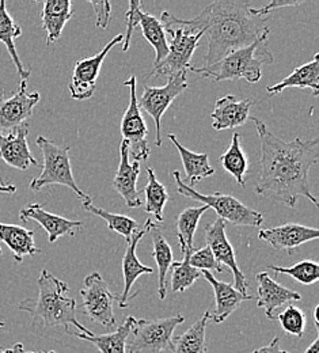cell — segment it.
Returning a JSON list of instances; mask_svg holds the SVG:
<instances>
[{
  "label": "cell",
  "mask_w": 319,
  "mask_h": 353,
  "mask_svg": "<svg viewBox=\"0 0 319 353\" xmlns=\"http://www.w3.org/2000/svg\"><path fill=\"white\" fill-rule=\"evenodd\" d=\"M251 120L261 143L260 176L254 192L289 208L296 205L299 197H306L318 207L317 197L309 189L310 170L318 163V137L284 141L263 120Z\"/></svg>",
  "instance_id": "cell-1"
},
{
  "label": "cell",
  "mask_w": 319,
  "mask_h": 353,
  "mask_svg": "<svg viewBox=\"0 0 319 353\" xmlns=\"http://www.w3.org/2000/svg\"><path fill=\"white\" fill-rule=\"evenodd\" d=\"M269 17L257 15L250 3L218 0L192 18L181 19L163 11L161 22L167 28H185L192 33H203L207 37V53L201 67H209L220 61L232 50L245 48L269 32Z\"/></svg>",
  "instance_id": "cell-2"
},
{
  "label": "cell",
  "mask_w": 319,
  "mask_h": 353,
  "mask_svg": "<svg viewBox=\"0 0 319 353\" xmlns=\"http://www.w3.org/2000/svg\"><path fill=\"white\" fill-rule=\"evenodd\" d=\"M37 284V298L25 299L18 305V309L28 312L32 316V323L34 326H64L65 332L70 333V326L74 325L79 333H92V330L76 321V302L74 298H68L65 295L70 291L67 283L59 280L50 272L43 269Z\"/></svg>",
  "instance_id": "cell-3"
},
{
  "label": "cell",
  "mask_w": 319,
  "mask_h": 353,
  "mask_svg": "<svg viewBox=\"0 0 319 353\" xmlns=\"http://www.w3.org/2000/svg\"><path fill=\"white\" fill-rule=\"evenodd\" d=\"M268 33H264L253 44L232 50L226 57L209 67H190L189 71L211 78L215 82L245 79L249 83H257L263 77V65L272 64L274 54L268 48Z\"/></svg>",
  "instance_id": "cell-4"
},
{
  "label": "cell",
  "mask_w": 319,
  "mask_h": 353,
  "mask_svg": "<svg viewBox=\"0 0 319 353\" xmlns=\"http://www.w3.org/2000/svg\"><path fill=\"white\" fill-rule=\"evenodd\" d=\"M37 147L41 150L44 157L43 172L30 182V189L34 192L41 190L49 185H63L70 188L76 197L82 201V204L92 203V196L86 194L79 189L71 169L70 162V150L68 145H59L44 136H39L36 140Z\"/></svg>",
  "instance_id": "cell-5"
},
{
  "label": "cell",
  "mask_w": 319,
  "mask_h": 353,
  "mask_svg": "<svg viewBox=\"0 0 319 353\" xmlns=\"http://www.w3.org/2000/svg\"><path fill=\"white\" fill-rule=\"evenodd\" d=\"M173 176L177 185L176 189L180 194H183L190 200L198 201L208 208H212L218 214V218H220L222 221H228L234 225H246V227H260L265 221L261 212L246 207L231 194H223V193L201 194L194 188H190L183 182L180 172L174 170Z\"/></svg>",
  "instance_id": "cell-6"
},
{
  "label": "cell",
  "mask_w": 319,
  "mask_h": 353,
  "mask_svg": "<svg viewBox=\"0 0 319 353\" xmlns=\"http://www.w3.org/2000/svg\"><path fill=\"white\" fill-rule=\"evenodd\" d=\"M183 314L159 318V319H134L132 339L128 344L130 353L173 352V334L177 326L183 325Z\"/></svg>",
  "instance_id": "cell-7"
},
{
  "label": "cell",
  "mask_w": 319,
  "mask_h": 353,
  "mask_svg": "<svg viewBox=\"0 0 319 353\" xmlns=\"http://www.w3.org/2000/svg\"><path fill=\"white\" fill-rule=\"evenodd\" d=\"M82 311L92 322L113 330L116 318L113 311V302L119 301V295L113 294L106 281L98 272H92L85 277L83 288L81 290Z\"/></svg>",
  "instance_id": "cell-8"
},
{
  "label": "cell",
  "mask_w": 319,
  "mask_h": 353,
  "mask_svg": "<svg viewBox=\"0 0 319 353\" xmlns=\"http://www.w3.org/2000/svg\"><path fill=\"white\" fill-rule=\"evenodd\" d=\"M166 33L170 34L172 40L169 43V53L163 61L154 65L150 77L167 78V81L181 72L189 71L190 61L194 50L198 48V43L203 33H192L185 28H167Z\"/></svg>",
  "instance_id": "cell-9"
},
{
  "label": "cell",
  "mask_w": 319,
  "mask_h": 353,
  "mask_svg": "<svg viewBox=\"0 0 319 353\" xmlns=\"http://www.w3.org/2000/svg\"><path fill=\"white\" fill-rule=\"evenodd\" d=\"M187 71L181 72L167 81L163 88H151L145 86L143 88V94L140 99H137L140 110L148 113L156 127V147L162 145V131H161V120L166 110L172 106V103L183 95V91L187 88Z\"/></svg>",
  "instance_id": "cell-10"
},
{
  "label": "cell",
  "mask_w": 319,
  "mask_h": 353,
  "mask_svg": "<svg viewBox=\"0 0 319 353\" xmlns=\"http://www.w3.org/2000/svg\"><path fill=\"white\" fill-rule=\"evenodd\" d=\"M124 85L130 88V103L121 120V136L123 140L130 145V155L134 157V161L143 162L150 157L148 147V128L141 116L136 97V77L131 75Z\"/></svg>",
  "instance_id": "cell-11"
},
{
  "label": "cell",
  "mask_w": 319,
  "mask_h": 353,
  "mask_svg": "<svg viewBox=\"0 0 319 353\" xmlns=\"http://www.w3.org/2000/svg\"><path fill=\"white\" fill-rule=\"evenodd\" d=\"M124 41V34H119L112 39L105 48H102L98 53L92 57L76 61L72 78L70 82V94L74 99L86 101L92 98L96 90V79L99 77V71L102 68L103 60L109 54V52L117 44Z\"/></svg>",
  "instance_id": "cell-12"
},
{
  "label": "cell",
  "mask_w": 319,
  "mask_h": 353,
  "mask_svg": "<svg viewBox=\"0 0 319 353\" xmlns=\"http://www.w3.org/2000/svg\"><path fill=\"white\" fill-rule=\"evenodd\" d=\"M204 231L207 246L211 249L216 261L232 272L235 290H238L243 295H247L249 284L243 272H240L239 266L236 264L234 248L229 243L226 234V221L218 218L214 223L205 224Z\"/></svg>",
  "instance_id": "cell-13"
},
{
  "label": "cell",
  "mask_w": 319,
  "mask_h": 353,
  "mask_svg": "<svg viewBox=\"0 0 319 353\" xmlns=\"http://www.w3.org/2000/svg\"><path fill=\"white\" fill-rule=\"evenodd\" d=\"M39 102V92H28V81H22L19 88L10 97L0 94V131H12L25 124Z\"/></svg>",
  "instance_id": "cell-14"
},
{
  "label": "cell",
  "mask_w": 319,
  "mask_h": 353,
  "mask_svg": "<svg viewBox=\"0 0 319 353\" xmlns=\"http://www.w3.org/2000/svg\"><path fill=\"white\" fill-rule=\"evenodd\" d=\"M155 227L154 221L151 219L145 221V224L136 231L134 234V236L131 238V241L128 242V246H127V252L124 254V259H123V274H124V290L123 292L119 295V306L121 309H127L130 305L128 302L131 299H135V296H137V294H131L132 291V287L135 285L137 279L143 274H152L154 273V269L150 268V266H145V265L141 264L137 259L136 250L137 245L138 242L141 241V238L148 234L152 228Z\"/></svg>",
  "instance_id": "cell-15"
},
{
  "label": "cell",
  "mask_w": 319,
  "mask_h": 353,
  "mask_svg": "<svg viewBox=\"0 0 319 353\" xmlns=\"http://www.w3.org/2000/svg\"><path fill=\"white\" fill-rule=\"evenodd\" d=\"M28 134L29 125L26 123L12 130L8 134L0 132V159L8 166L18 170H28L30 168L40 166L30 151Z\"/></svg>",
  "instance_id": "cell-16"
},
{
  "label": "cell",
  "mask_w": 319,
  "mask_h": 353,
  "mask_svg": "<svg viewBox=\"0 0 319 353\" xmlns=\"http://www.w3.org/2000/svg\"><path fill=\"white\" fill-rule=\"evenodd\" d=\"M319 231L314 227H307L298 223H287L272 228H264L258 232L261 241L268 242L274 250H285L288 254H294L299 246L316 241Z\"/></svg>",
  "instance_id": "cell-17"
},
{
  "label": "cell",
  "mask_w": 319,
  "mask_h": 353,
  "mask_svg": "<svg viewBox=\"0 0 319 353\" xmlns=\"http://www.w3.org/2000/svg\"><path fill=\"white\" fill-rule=\"evenodd\" d=\"M130 157V145L123 140L120 145V165L113 179V189L124 199L128 208H138L143 204L137 190L140 162H131Z\"/></svg>",
  "instance_id": "cell-18"
},
{
  "label": "cell",
  "mask_w": 319,
  "mask_h": 353,
  "mask_svg": "<svg viewBox=\"0 0 319 353\" xmlns=\"http://www.w3.org/2000/svg\"><path fill=\"white\" fill-rule=\"evenodd\" d=\"M19 219L25 223L37 221L48 234L49 242L54 243L64 235L74 236L76 231L83 230V223L79 221H70L63 216L54 215L45 211L41 204H29L19 211Z\"/></svg>",
  "instance_id": "cell-19"
},
{
  "label": "cell",
  "mask_w": 319,
  "mask_h": 353,
  "mask_svg": "<svg viewBox=\"0 0 319 353\" xmlns=\"http://www.w3.org/2000/svg\"><path fill=\"white\" fill-rule=\"evenodd\" d=\"M253 101L247 98H238L235 95H226L216 101L215 110L211 113L212 128L215 131L235 130L246 124L250 119V109Z\"/></svg>",
  "instance_id": "cell-20"
},
{
  "label": "cell",
  "mask_w": 319,
  "mask_h": 353,
  "mask_svg": "<svg viewBox=\"0 0 319 353\" xmlns=\"http://www.w3.org/2000/svg\"><path fill=\"white\" fill-rule=\"evenodd\" d=\"M256 280L258 283L257 306L260 309L265 310V315L269 319H274V311L280 309L281 306L302 301L299 292L280 285L267 272L257 273Z\"/></svg>",
  "instance_id": "cell-21"
},
{
  "label": "cell",
  "mask_w": 319,
  "mask_h": 353,
  "mask_svg": "<svg viewBox=\"0 0 319 353\" xmlns=\"http://www.w3.org/2000/svg\"><path fill=\"white\" fill-rule=\"evenodd\" d=\"M201 276L211 284L215 292L216 306L212 312H209V319H212L215 323L225 322L235 310L239 309L243 302L253 299V296L249 294H240L232 284L218 280L211 272L203 270Z\"/></svg>",
  "instance_id": "cell-22"
},
{
  "label": "cell",
  "mask_w": 319,
  "mask_h": 353,
  "mask_svg": "<svg viewBox=\"0 0 319 353\" xmlns=\"http://www.w3.org/2000/svg\"><path fill=\"white\" fill-rule=\"evenodd\" d=\"M0 241L11 250L14 261L21 264L25 257L36 256L40 249L34 243V231L17 224L0 223Z\"/></svg>",
  "instance_id": "cell-23"
},
{
  "label": "cell",
  "mask_w": 319,
  "mask_h": 353,
  "mask_svg": "<svg viewBox=\"0 0 319 353\" xmlns=\"http://www.w3.org/2000/svg\"><path fill=\"white\" fill-rule=\"evenodd\" d=\"M74 17L71 0H46L41 12L43 29L46 33V44L56 43L67 25Z\"/></svg>",
  "instance_id": "cell-24"
},
{
  "label": "cell",
  "mask_w": 319,
  "mask_h": 353,
  "mask_svg": "<svg viewBox=\"0 0 319 353\" xmlns=\"http://www.w3.org/2000/svg\"><path fill=\"white\" fill-rule=\"evenodd\" d=\"M134 316H127L125 322L119 326L114 332L106 333V334H83L79 332H72L71 334L85 340L88 343H92V345L96 347V350L101 353H125L127 348V343H128V337L131 336V330H132V323H134Z\"/></svg>",
  "instance_id": "cell-25"
},
{
  "label": "cell",
  "mask_w": 319,
  "mask_h": 353,
  "mask_svg": "<svg viewBox=\"0 0 319 353\" xmlns=\"http://www.w3.org/2000/svg\"><path fill=\"white\" fill-rule=\"evenodd\" d=\"M288 88H310L313 95L317 97L319 92V63L318 53L314 54L313 60L295 68L292 74L284 78L280 83L267 86L269 94H280L282 90Z\"/></svg>",
  "instance_id": "cell-26"
},
{
  "label": "cell",
  "mask_w": 319,
  "mask_h": 353,
  "mask_svg": "<svg viewBox=\"0 0 319 353\" xmlns=\"http://www.w3.org/2000/svg\"><path fill=\"white\" fill-rule=\"evenodd\" d=\"M22 30L18 26V23L14 21V18L7 11V4L4 0H0V43L4 44L8 50V54L11 56V60L21 77L22 81H28L30 77V70L26 68L17 52L15 48V39L21 37Z\"/></svg>",
  "instance_id": "cell-27"
},
{
  "label": "cell",
  "mask_w": 319,
  "mask_h": 353,
  "mask_svg": "<svg viewBox=\"0 0 319 353\" xmlns=\"http://www.w3.org/2000/svg\"><path fill=\"white\" fill-rule=\"evenodd\" d=\"M167 137L172 140V143L176 145V148L180 152L185 173L187 176V179L190 181V185H189L190 188H194V185L201 179L214 176L215 169L209 165V158L207 152L189 151L187 148L183 147V144L178 141V139L176 137V134L173 133H170Z\"/></svg>",
  "instance_id": "cell-28"
},
{
  "label": "cell",
  "mask_w": 319,
  "mask_h": 353,
  "mask_svg": "<svg viewBox=\"0 0 319 353\" xmlns=\"http://www.w3.org/2000/svg\"><path fill=\"white\" fill-rule=\"evenodd\" d=\"M150 232H152V257L158 266V294L161 301L166 299L167 295V272L170 270V266L174 263L173 257V249L161 232L159 227H154Z\"/></svg>",
  "instance_id": "cell-29"
},
{
  "label": "cell",
  "mask_w": 319,
  "mask_h": 353,
  "mask_svg": "<svg viewBox=\"0 0 319 353\" xmlns=\"http://www.w3.org/2000/svg\"><path fill=\"white\" fill-rule=\"evenodd\" d=\"M138 26L141 29L144 39L151 44L155 50L154 65H156L161 61H163L169 53L166 29L156 17L144 12L143 10L140 11V15H138Z\"/></svg>",
  "instance_id": "cell-30"
},
{
  "label": "cell",
  "mask_w": 319,
  "mask_h": 353,
  "mask_svg": "<svg viewBox=\"0 0 319 353\" xmlns=\"http://www.w3.org/2000/svg\"><path fill=\"white\" fill-rule=\"evenodd\" d=\"M220 166L235 178L236 183L242 188L246 185V176L249 173V159L240 147L239 133H234L226 151L219 157Z\"/></svg>",
  "instance_id": "cell-31"
},
{
  "label": "cell",
  "mask_w": 319,
  "mask_h": 353,
  "mask_svg": "<svg viewBox=\"0 0 319 353\" xmlns=\"http://www.w3.org/2000/svg\"><path fill=\"white\" fill-rule=\"evenodd\" d=\"M148 173V181L144 186L143 192L145 194V205L144 211L150 215H152L158 221H165V205L169 201V192L166 186L159 182V179L155 176L154 170L151 168H147Z\"/></svg>",
  "instance_id": "cell-32"
},
{
  "label": "cell",
  "mask_w": 319,
  "mask_h": 353,
  "mask_svg": "<svg viewBox=\"0 0 319 353\" xmlns=\"http://www.w3.org/2000/svg\"><path fill=\"white\" fill-rule=\"evenodd\" d=\"M208 321L209 311H207L174 341L173 353H207L205 329Z\"/></svg>",
  "instance_id": "cell-33"
},
{
  "label": "cell",
  "mask_w": 319,
  "mask_h": 353,
  "mask_svg": "<svg viewBox=\"0 0 319 353\" xmlns=\"http://www.w3.org/2000/svg\"><path fill=\"white\" fill-rule=\"evenodd\" d=\"M208 210L209 208L205 205L186 208L177 216L176 227H177V235H178V245H180L183 254H185L186 252L194 250L193 239H194V234L197 231L198 221Z\"/></svg>",
  "instance_id": "cell-34"
},
{
  "label": "cell",
  "mask_w": 319,
  "mask_h": 353,
  "mask_svg": "<svg viewBox=\"0 0 319 353\" xmlns=\"http://www.w3.org/2000/svg\"><path fill=\"white\" fill-rule=\"evenodd\" d=\"M83 210L90 212L92 215L103 219V221L107 223V227L109 230L120 234L121 236L125 238L127 243L131 241V238L134 236V234L140 230V225L136 221H134L132 218L130 216H125V215H119V214H112V212H107L105 210H101L95 205H92V203L90 204H82Z\"/></svg>",
  "instance_id": "cell-35"
},
{
  "label": "cell",
  "mask_w": 319,
  "mask_h": 353,
  "mask_svg": "<svg viewBox=\"0 0 319 353\" xmlns=\"http://www.w3.org/2000/svg\"><path fill=\"white\" fill-rule=\"evenodd\" d=\"M190 253L192 252H186L183 254V260L181 263L174 261L170 266V269H172V291L174 294H183L201 277V270H198L189 264Z\"/></svg>",
  "instance_id": "cell-36"
},
{
  "label": "cell",
  "mask_w": 319,
  "mask_h": 353,
  "mask_svg": "<svg viewBox=\"0 0 319 353\" xmlns=\"http://www.w3.org/2000/svg\"><path fill=\"white\" fill-rule=\"evenodd\" d=\"M268 269L274 270L276 274H288L294 280H296L305 285L316 284L319 279V265L318 263H316L313 260H300L299 263H296L289 268L269 265Z\"/></svg>",
  "instance_id": "cell-37"
},
{
  "label": "cell",
  "mask_w": 319,
  "mask_h": 353,
  "mask_svg": "<svg viewBox=\"0 0 319 353\" xmlns=\"http://www.w3.org/2000/svg\"><path fill=\"white\" fill-rule=\"evenodd\" d=\"M277 321L281 325V329L294 337H303L306 329V314L303 310L289 305L284 311L277 314Z\"/></svg>",
  "instance_id": "cell-38"
},
{
  "label": "cell",
  "mask_w": 319,
  "mask_h": 353,
  "mask_svg": "<svg viewBox=\"0 0 319 353\" xmlns=\"http://www.w3.org/2000/svg\"><path fill=\"white\" fill-rule=\"evenodd\" d=\"M189 264L198 270H207V272H218V273H226L227 268L219 264L212 254L211 249L208 246H204L201 249H194L189 256Z\"/></svg>",
  "instance_id": "cell-39"
},
{
  "label": "cell",
  "mask_w": 319,
  "mask_h": 353,
  "mask_svg": "<svg viewBox=\"0 0 319 353\" xmlns=\"http://www.w3.org/2000/svg\"><path fill=\"white\" fill-rule=\"evenodd\" d=\"M141 8H143V3L141 1L132 0L130 3V10L127 12V32L124 33V41L121 43L124 52H127L130 49L132 33H134L135 28L138 26V15H140Z\"/></svg>",
  "instance_id": "cell-40"
},
{
  "label": "cell",
  "mask_w": 319,
  "mask_h": 353,
  "mask_svg": "<svg viewBox=\"0 0 319 353\" xmlns=\"http://www.w3.org/2000/svg\"><path fill=\"white\" fill-rule=\"evenodd\" d=\"M90 4L95 11L96 28L106 29L112 19V4L109 1H90Z\"/></svg>",
  "instance_id": "cell-41"
},
{
  "label": "cell",
  "mask_w": 319,
  "mask_h": 353,
  "mask_svg": "<svg viewBox=\"0 0 319 353\" xmlns=\"http://www.w3.org/2000/svg\"><path fill=\"white\" fill-rule=\"evenodd\" d=\"M302 3L303 1H278V0H274V1H271L269 4H267L264 7L254 8V11H256L257 15L269 17V14L276 11L277 8H281V7H296V6H300Z\"/></svg>",
  "instance_id": "cell-42"
},
{
  "label": "cell",
  "mask_w": 319,
  "mask_h": 353,
  "mask_svg": "<svg viewBox=\"0 0 319 353\" xmlns=\"http://www.w3.org/2000/svg\"><path fill=\"white\" fill-rule=\"evenodd\" d=\"M251 353H289L287 351H284L281 347H280V339L278 337H274V340L265 345V347H261V348H257L256 351H253Z\"/></svg>",
  "instance_id": "cell-43"
},
{
  "label": "cell",
  "mask_w": 319,
  "mask_h": 353,
  "mask_svg": "<svg viewBox=\"0 0 319 353\" xmlns=\"http://www.w3.org/2000/svg\"><path fill=\"white\" fill-rule=\"evenodd\" d=\"M1 327H4V322H0V329ZM23 351V345L21 344V343H18V344H15L14 347H11V348H3V347H0V353H21Z\"/></svg>",
  "instance_id": "cell-44"
},
{
  "label": "cell",
  "mask_w": 319,
  "mask_h": 353,
  "mask_svg": "<svg viewBox=\"0 0 319 353\" xmlns=\"http://www.w3.org/2000/svg\"><path fill=\"white\" fill-rule=\"evenodd\" d=\"M17 192V186L12 185V183H8V182H1L0 183V193H4V194H14Z\"/></svg>",
  "instance_id": "cell-45"
},
{
  "label": "cell",
  "mask_w": 319,
  "mask_h": 353,
  "mask_svg": "<svg viewBox=\"0 0 319 353\" xmlns=\"http://www.w3.org/2000/svg\"><path fill=\"white\" fill-rule=\"evenodd\" d=\"M305 353H319V336L310 344V347L306 350Z\"/></svg>",
  "instance_id": "cell-46"
},
{
  "label": "cell",
  "mask_w": 319,
  "mask_h": 353,
  "mask_svg": "<svg viewBox=\"0 0 319 353\" xmlns=\"http://www.w3.org/2000/svg\"><path fill=\"white\" fill-rule=\"evenodd\" d=\"M21 353H56L54 351H50V352H25V351H22Z\"/></svg>",
  "instance_id": "cell-47"
},
{
  "label": "cell",
  "mask_w": 319,
  "mask_h": 353,
  "mask_svg": "<svg viewBox=\"0 0 319 353\" xmlns=\"http://www.w3.org/2000/svg\"><path fill=\"white\" fill-rule=\"evenodd\" d=\"M1 254H3V250H1V248H0V256H1Z\"/></svg>",
  "instance_id": "cell-48"
}]
</instances>
